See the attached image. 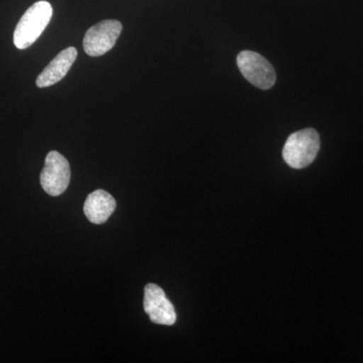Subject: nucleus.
<instances>
[{
	"mask_svg": "<svg viewBox=\"0 0 363 363\" xmlns=\"http://www.w3.org/2000/svg\"><path fill=\"white\" fill-rule=\"evenodd\" d=\"M52 16V7L45 0L33 4L21 16L13 33L14 45L18 50L30 48L42 35Z\"/></svg>",
	"mask_w": 363,
	"mask_h": 363,
	"instance_id": "1",
	"label": "nucleus"
},
{
	"mask_svg": "<svg viewBox=\"0 0 363 363\" xmlns=\"http://www.w3.org/2000/svg\"><path fill=\"white\" fill-rule=\"evenodd\" d=\"M320 150V136L313 128L296 131L289 136L283 150L284 160L294 169L310 166Z\"/></svg>",
	"mask_w": 363,
	"mask_h": 363,
	"instance_id": "2",
	"label": "nucleus"
},
{
	"mask_svg": "<svg viewBox=\"0 0 363 363\" xmlns=\"http://www.w3.org/2000/svg\"><path fill=\"white\" fill-rule=\"evenodd\" d=\"M71 169L65 157L56 150L47 155L45 167L40 174V185L52 197L63 194L70 184Z\"/></svg>",
	"mask_w": 363,
	"mask_h": 363,
	"instance_id": "3",
	"label": "nucleus"
},
{
	"mask_svg": "<svg viewBox=\"0 0 363 363\" xmlns=\"http://www.w3.org/2000/svg\"><path fill=\"white\" fill-rule=\"evenodd\" d=\"M238 66L248 82L259 89H271L276 83L277 76L274 67L257 52H241L238 57Z\"/></svg>",
	"mask_w": 363,
	"mask_h": 363,
	"instance_id": "4",
	"label": "nucleus"
},
{
	"mask_svg": "<svg viewBox=\"0 0 363 363\" xmlns=\"http://www.w3.org/2000/svg\"><path fill=\"white\" fill-rule=\"evenodd\" d=\"M123 30L121 21L106 20L91 26L83 40L86 54L100 57L111 51Z\"/></svg>",
	"mask_w": 363,
	"mask_h": 363,
	"instance_id": "5",
	"label": "nucleus"
},
{
	"mask_svg": "<svg viewBox=\"0 0 363 363\" xmlns=\"http://www.w3.org/2000/svg\"><path fill=\"white\" fill-rule=\"evenodd\" d=\"M143 308L152 323L167 325V326L175 324L177 320L175 307L169 302L161 286L155 284L145 286Z\"/></svg>",
	"mask_w": 363,
	"mask_h": 363,
	"instance_id": "6",
	"label": "nucleus"
},
{
	"mask_svg": "<svg viewBox=\"0 0 363 363\" xmlns=\"http://www.w3.org/2000/svg\"><path fill=\"white\" fill-rule=\"evenodd\" d=\"M77 56L76 48L70 47L63 50L40 74L35 84L39 88H45L58 83L65 77Z\"/></svg>",
	"mask_w": 363,
	"mask_h": 363,
	"instance_id": "7",
	"label": "nucleus"
},
{
	"mask_svg": "<svg viewBox=\"0 0 363 363\" xmlns=\"http://www.w3.org/2000/svg\"><path fill=\"white\" fill-rule=\"evenodd\" d=\"M116 199L106 191H94L88 195L84 203V213L94 224H104L116 210Z\"/></svg>",
	"mask_w": 363,
	"mask_h": 363,
	"instance_id": "8",
	"label": "nucleus"
}]
</instances>
